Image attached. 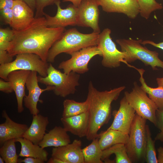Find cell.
<instances>
[{
  "label": "cell",
  "mask_w": 163,
  "mask_h": 163,
  "mask_svg": "<svg viewBox=\"0 0 163 163\" xmlns=\"http://www.w3.org/2000/svg\"><path fill=\"white\" fill-rule=\"evenodd\" d=\"M14 0H0V10L7 8H12Z\"/></svg>",
  "instance_id": "39"
},
{
  "label": "cell",
  "mask_w": 163,
  "mask_h": 163,
  "mask_svg": "<svg viewBox=\"0 0 163 163\" xmlns=\"http://www.w3.org/2000/svg\"><path fill=\"white\" fill-rule=\"evenodd\" d=\"M112 154L115 155V163H132L127 154L125 144H117L103 150L102 161H104L108 159V158Z\"/></svg>",
  "instance_id": "28"
},
{
  "label": "cell",
  "mask_w": 163,
  "mask_h": 163,
  "mask_svg": "<svg viewBox=\"0 0 163 163\" xmlns=\"http://www.w3.org/2000/svg\"><path fill=\"white\" fill-rule=\"evenodd\" d=\"M0 91L7 94L11 93L14 91L10 82L2 78L0 79Z\"/></svg>",
  "instance_id": "36"
},
{
  "label": "cell",
  "mask_w": 163,
  "mask_h": 163,
  "mask_svg": "<svg viewBox=\"0 0 163 163\" xmlns=\"http://www.w3.org/2000/svg\"><path fill=\"white\" fill-rule=\"evenodd\" d=\"M111 33V30L106 28L99 34L97 46L102 53V65L107 68H116L120 66L121 62H123L129 67L133 68V66L125 60V53L117 48L110 37Z\"/></svg>",
  "instance_id": "9"
},
{
  "label": "cell",
  "mask_w": 163,
  "mask_h": 163,
  "mask_svg": "<svg viewBox=\"0 0 163 163\" xmlns=\"http://www.w3.org/2000/svg\"><path fill=\"white\" fill-rule=\"evenodd\" d=\"M156 126L160 130L155 138V141L163 142V110L158 109L156 112Z\"/></svg>",
  "instance_id": "34"
},
{
  "label": "cell",
  "mask_w": 163,
  "mask_h": 163,
  "mask_svg": "<svg viewBox=\"0 0 163 163\" xmlns=\"http://www.w3.org/2000/svg\"><path fill=\"white\" fill-rule=\"evenodd\" d=\"M82 0H62L63 2H72V4L75 7H78Z\"/></svg>",
  "instance_id": "43"
},
{
  "label": "cell",
  "mask_w": 163,
  "mask_h": 163,
  "mask_svg": "<svg viewBox=\"0 0 163 163\" xmlns=\"http://www.w3.org/2000/svg\"><path fill=\"white\" fill-rule=\"evenodd\" d=\"M105 12L123 14L135 19L139 14L138 0H97Z\"/></svg>",
  "instance_id": "15"
},
{
  "label": "cell",
  "mask_w": 163,
  "mask_h": 163,
  "mask_svg": "<svg viewBox=\"0 0 163 163\" xmlns=\"http://www.w3.org/2000/svg\"><path fill=\"white\" fill-rule=\"evenodd\" d=\"M99 35V34L93 32L82 34L75 28L65 30L50 49L47 62L53 63L56 57L61 53L70 55L83 48L97 46Z\"/></svg>",
  "instance_id": "3"
},
{
  "label": "cell",
  "mask_w": 163,
  "mask_h": 163,
  "mask_svg": "<svg viewBox=\"0 0 163 163\" xmlns=\"http://www.w3.org/2000/svg\"><path fill=\"white\" fill-rule=\"evenodd\" d=\"M61 121L66 131L80 138L86 137L89 126L88 111L72 117H63Z\"/></svg>",
  "instance_id": "19"
},
{
  "label": "cell",
  "mask_w": 163,
  "mask_h": 163,
  "mask_svg": "<svg viewBox=\"0 0 163 163\" xmlns=\"http://www.w3.org/2000/svg\"><path fill=\"white\" fill-rule=\"evenodd\" d=\"M126 88L121 86L110 91H100L89 82L86 99L89 104V126L86 138L88 141L98 138V132L111 117V104L116 100Z\"/></svg>",
  "instance_id": "2"
},
{
  "label": "cell",
  "mask_w": 163,
  "mask_h": 163,
  "mask_svg": "<svg viewBox=\"0 0 163 163\" xmlns=\"http://www.w3.org/2000/svg\"><path fill=\"white\" fill-rule=\"evenodd\" d=\"M156 80L158 87L163 88V77L158 78H156Z\"/></svg>",
  "instance_id": "45"
},
{
  "label": "cell",
  "mask_w": 163,
  "mask_h": 163,
  "mask_svg": "<svg viewBox=\"0 0 163 163\" xmlns=\"http://www.w3.org/2000/svg\"><path fill=\"white\" fill-rule=\"evenodd\" d=\"M98 138L92 140L91 143L82 149L84 163H103V150L101 149Z\"/></svg>",
  "instance_id": "26"
},
{
  "label": "cell",
  "mask_w": 163,
  "mask_h": 163,
  "mask_svg": "<svg viewBox=\"0 0 163 163\" xmlns=\"http://www.w3.org/2000/svg\"><path fill=\"white\" fill-rule=\"evenodd\" d=\"M142 41L141 39L136 40L130 38L116 40L121 51L125 53L124 60L127 63L139 60L145 65L150 66L153 70H157L158 67L163 69V61L159 58L158 53L142 46L141 43Z\"/></svg>",
  "instance_id": "4"
},
{
  "label": "cell",
  "mask_w": 163,
  "mask_h": 163,
  "mask_svg": "<svg viewBox=\"0 0 163 163\" xmlns=\"http://www.w3.org/2000/svg\"><path fill=\"white\" fill-rule=\"evenodd\" d=\"M82 147L81 141L75 139L71 143L53 148L51 157L60 160L63 163H84Z\"/></svg>",
  "instance_id": "16"
},
{
  "label": "cell",
  "mask_w": 163,
  "mask_h": 163,
  "mask_svg": "<svg viewBox=\"0 0 163 163\" xmlns=\"http://www.w3.org/2000/svg\"><path fill=\"white\" fill-rule=\"evenodd\" d=\"M65 30L64 28L47 27L44 16L35 18L26 28L14 30V37L7 51L13 57L24 53L36 54L47 62L50 49Z\"/></svg>",
  "instance_id": "1"
},
{
  "label": "cell",
  "mask_w": 163,
  "mask_h": 163,
  "mask_svg": "<svg viewBox=\"0 0 163 163\" xmlns=\"http://www.w3.org/2000/svg\"><path fill=\"white\" fill-rule=\"evenodd\" d=\"M99 143L101 149L104 150L118 144H125L129 138V134L121 131L107 129L99 134Z\"/></svg>",
  "instance_id": "23"
},
{
  "label": "cell",
  "mask_w": 163,
  "mask_h": 163,
  "mask_svg": "<svg viewBox=\"0 0 163 163\" xmlns=\"http://www.w3.org/2000/svg\"><path fill=\"white\" fill-rule=\"evenodd\" d=\"M12 11L13 18L10 26L14 30L26 28L35 19L34 11L23 1L14 0Z\"/></svg>",
  "instance_id": "17"
},
{
  "label": "cell",
  "mask_w": 163,
  "mask_h": 163,
  "mask_svg": "<svg viewBox=\"0 0 163 163\" xmlns=\"http://www.w3.org/2000/svg\"><path fill=\"white\" fill-rule=\"evenodd\" d=\"M60 2L56 3L57 7L56 15L51 16L44 13L47 26L52 28H64L69 26H77V7L70 4L65 9L60 5Z\"/></svg>",
  "instance_id": "14"
},
{
  "label": "cell",
  "mask_w": 163,
  "mask_h": 163,
  "mask_svg": "<svg viewBox=\"0 0 163 163\" xmlns=\"http://www.w3.org/2000/svg\"><path fill=\"white\" fill-rule=\"evenodd\" d=\"M43 161L39 158L33 157H26L24 159H18V163H44Z\"/></svg>",
  "instance_id": "38"
},
{
  "label": "cell",
  "mask_w": 163,
  "mask_h": 163,
  "mask_svg": "<svg viewBox=\"0 0 163 163\" xmlns=\"http://www.w3.org/2000/svg\"><path fill=\"white\" fill-rule=\"evenodd\" d=\"M64 127L55 126L45 134L39 145L43 148L67 145L71 142L70 137Z\"/></svg>",
  "instance_id": "22"
},
{
  "label": "cell",
  "mask_w": 163,
  "mask_h": 163,
  "mask_svg": "<svg viewBox=\"0 0 163 163\" xmlns=\"http://www.w3.org/2000/svg\"><path fill=\"white\" fill-rule=\"evenodd\" d=\"M133 85L130 92H124V96L137 114L143 119L149 120L155 126L156 113L158 109L156 105L147 96L146 92L136 82H134Z\"/></svg>",
  "instance_id": "8"
},
{
  "label": "cell",
  "mask_w": 163,
  "mask_h": 163,
  "mask_svg": "<svg viewBox=\"0 0 163 163\" xmlns=\"http://www.w3.org/2000/svg\"><path fill=\"white\" fill-rule=\"evenodd\" d=\"M14 30L8 28L0 29V49L7 50L10 42L13 39Z\"/></svg>",
  "instance_id": "32"
},
{
  "label": "cell",
  "mask_w": 163,
  "mask_h": 163,
  "mask_svg": "<svg viewBox=\"0 0 163 163\" xmlns=\"http://www.w3.org/2000/svg\"><path fill=\"white\" fill-rule=\"evenodd\" d=\"M25 2L34 11L36 9V0H19Z\"/></svg>",
  "instance_id": "42"
},
{
  "label": "cell",
  "mask_w": 163,
  "mask_h": 163,
  "mask_svg": "<svg viewBox=\"0 0 163 163\" xmlns=\"http://www.w3.org/2000/svg\"><path fill=\"white\" fill-rule=\"evenodd\" d=\"M31 71L26 70L14 71L10 72L7 76L17 99L18 111L22 113L24 110L23 101L25 94V87L27 79Z\"/></svg>",
  "instance_id": "18"
},
{
  "label": "cell",
  "mask_w": 163,
  "mask_h": 163,
  "mask_svg": "<svg viewBox=\"0 0 163 163\" xmlns=\"http://www.w3.org/2000/svg\"><path fill=\"white\" fill-rule=\"evenodd\" d=\"M13 57L10 56L7 50L0 49V64L2 65L12 61Z\"/></svg>",
  "instance_id": "37"
},
{
  "label": "cell",
  "mask_w": 163,
  "mask_h": 163,
  "mask_svg": "<svg viewBox=\"0 0 163 163\" xmlns=\"http://www.w3.org/2000/svg\"><path fill=\"white\" fill-rule=\"evenodd\" d=\"M12 62L0 66V77L8 81L7 76L11 72L26 70L37 72L40 75L45 77L49 64L43 60L38 55L31 53L18 54Z\"/></svg>",
  "instance_id": "7"
},
{
  "label": "cell",
  "mask_w": 163,
  "mask_h": 163,
  "mask_svg": "<svg viewBox=\"0 0 163 163\" xmlns=\"http://www.w3.org/2000/svg\"><path fill=\"white\" fill-rule=\"evenodd\" d=\"M146 141L145 160L147 163H158L155 147V140L152 139L149 126L146 124Z\"/></svg>",
  "instance_id": "31"
},
{
  "label": "cell",
  "mask_w": 163,
  "mask_h": 163,
  "mask_svg": "<svg viewBox=\"0 0 163 163\" xmlns=\"http://www.w3.org/2000/svg\"><path fill=\"white\" fill-rule=\"evenodd\" d=\"M15 139L8 140L1 146L0 155L6 163H18V155L16 152Z\"/></svg>",
  "instance_id": "29"
},
{
  "label": "cell",
  "mask_w": 163,
  "mask_h": 163,
  "mask_svg": "<svg viewBox=\"0 0 163 163\" xmlns=\"http://www.w3.org/2000/svg\"><path fill=\"white\" fill-rule=\"evenodd\" d=\"M5 161L3 158L1 156L0 157V163H4Z\"/></svg>",
  "instance_id": "46"
},
{
  "label": "cell",
  "mask_w": 163,
  "mask_h": 163,
  "mask_svg": "<svg viewBox=\"0 0 163 163\" xmlns=\"http://www.w3.org/2000/svg\"><path fill=\"white\" fill-rule=\"evenodd\" d=\"M158 163H163V147H160L158 149Z\"/></svg>",
  "instance_id": "41"
},
{
  "label": "cell",
  "mask_w": 163,
  "mask_h": 163,
  "mask_svg": "<svg viewBox=\"0 0 163 163\" xmlns=\"http://www.w3.org/2000/svg\"><path fill=\"white\" fill-rule=\"evenodd\" d=\"M15 140L21 145V150L18 155L19 156L33 157L40 159L44 162L47 161L48 153L44 148L24 137L18 138Z\"/></svg>",
  "instance_id": "24"
},
{
  "label": "cell",
  "mask_w": 163,
  "mask_h": 163,
  "mask_svg": "<svg viewBox=\"0 0 163 163\" xmlns=\"http://www.w3.org/2000/svg\"><path fill=\"white\" fill-rule=\"evenodd\" d=\"M80 77L79 74L72 72L68 74L62 73L50 63L46 76H38L37 79L39 83L54 86L53 91L54 94L65 97L75 93L76 87L79 85Z\"/></svg>",
  "instance_id": "5"
},
{
  "label": "cell",
  "mask_w": 163,
  "mask_h": 163,
  "mask_svg": "<svg viewBox=\"0 0 163 163\" xmlns=\"http://www.w3.org/2000/svg\"><path fill=\"white\" fill-rule=\"evenodd\" d=\"M139 14L144 18L148 19L151 13L156 10H161L163 7L162 4L155 0H138Z\"/></svg>",
  "instance_id": "30"
},
{
  "label": "cell",
  "mask_w": 163,
  "mask_h": 163,
  "mask_svg": "<svg viewBox=\"0 0 163 163\" xmlns=\"http://www.w3.org/2000/svg\"><path fill=\"white\" fill-rule=\"evenodd\" d=\"M60 0H36V11L35 18L43 16L44 8L48 6L56 4Z\"/></svg>",
  "instance_id": "33"
},
{
  "label": "cell",
  "mask_w": 163,
  "mask_h": 163,
  "mask_svg": "<svg viewBox=\"0 0 163 163\" xmlns=\"http://www.w3.org/2000/svg\"><path fill=\"white\" fill-rule=\"evenodd\" d=\"M99 6L97 0H82L77 7V26L90 27L100 34Z\"/></svg>",
  "instance_id": "11"
},
{
  "label": "cell",
  "mask_w": 163,
  "mask_h": 163,
  "mask_svg": "<svg viewBox=\"0 0 163 163\" xmlns=\"http://www.w3.org/2000/svg\"><path fill=\"white\" fill-rule=\"evenodd\" d=\"M47 162V163H63V162L60 160L52 157H51Z\"/></svg>",
  "instance_id": "44"
},
{
  "label": "cell",
  "mask_w": 163,
  "mask_h": 163,
  "mask_svg": "<svg viewBox=\"0 0 163 163\" xmlns=\"http://www.w3.org/2000/svg\"><path fill=\"white\" fill-rule=\"evenodd\" d=\"M140 75L139 81L141 84V87L148 94L149 97L156 104L158 109L163 110V88L158 87L153 88L149 86L143 77L145 71L142 69H135Z\"/></svg>",
  "instance_id": "25"
},
{
  "label": "cell",
  "mask_w": 163,
  "mask_h": 163,
  "mask_svg": "<svg viewBox=\"0 0 163 163\" xmlns=\"http://www.w3.org/2000/svg\"><path fill=\"white\" fill-rule=\"evenodd\" d=\"M141 43L144 45L146 44H150L154 47L160 48L163 50V41L158 43L150 40H145L142 41Z\"/></svg>",
  "instance_id": "40"
},
{
  "label": "cell",
  "mask_w": 163,
  "mask_h": 163,
  "mask_svg": "<svg viewBox=\"0 0 163 163\" xmlns=\"http://www.w3.org/2000/svg\"><path fill=\"white\" fill-rule=\"evenodd\" d=\"M2 116L5 120L4 123L0 124V146L8 140L23 137L28 128L27 125L12 120L5 110L2 111Z\"/></svg>",
  "instance_id": "20"
},
{
  "label": "cell",
  "mask_w": 163,
  "mask_h": 163,
  "mask_svg": "<svg viewBox=\"0 0 163 163\" xmlns=\"http://www.w3.org/2000/svg\"><path fill=\"white\" fill-rule=\"evenodd\" d=\"M146 120L136 113L131 125L129 139L125 145L132 163L145 160Z\"/></svg>",
  "instance_id": "6"
},
{
  "label": "cell",
  "mask_w": 163,
  "mask_h": 163,
  "mask_svg": "<svg viewBox=\"0 0 163 163\" xmlns=\"http://www.w3.org/2000/svg\"><path fill=\"white\" fill-rule=\"evenodd\" d=\"M49 123L48 118L40 114L33 115L31 125L24 133V138L35 144L39 145L46 133Z\"/></svg>",
  "instance_id": "21"
},
{
  "label": "cell",
  "mask_w": 163,
  "mask_h": 163,
  "mask_svg": "<svg viewBox=\"0 0 163 163\" xmlns=\"http://www.w3.org/2000/svg\"><path fill=\"white\" fill-rule=\"evenodd\" d=\"M63 110L62 117H67L77 115L88 111L89 104L86 99L83 102L67 99L63 102Z\"/></svg>",
  "instance_id": "27"
},
{
  "label": "cell",
  "mask_w": 163,
  "mask_h": 163,
  "mask_svg": "<svg viewBox=\"0 0 163 163\" xmlns=\"http://www.w3.org/2000/svg\"><path fill=\"white\" fill-rule=\"evenodd\" d=\"M69 59L60 62L58 68L62 69L63 72L68 74L73 72L82 74L88 72L90 61L97 55L102 56V53L97 46L83 48L71 53Z\"/></svg>",
  "instance_id": "10"
},
{
  "label": "cell",
  "mask_w": 163,
  "mask_h": 163,
  "mask_svg": "<svg viewBox=\"0 0 163 163\" xmlns=\"http://www.w3.org/2000/svg\"><path fill=\"white\" fill-rule=\"evenodd\" d=\"M1 19L3 21L10 26L13 18L12 8H7L0 10Z\"/></svg>",
  "instance_id": "35"
},
{
  "label": "cell",
  "mask_w": 163,
  "mask_h": 163,
  "mask_svg": "<svg viewBox=\"0 0 163 163\" xmlns=\"http://www.w3.org/2000/svg\"><path fill=\"white\" fill-rule=\"evenodd\" d=\"M37 73L36 71H30L26 84L28 94L23 100L25 106L33 115L39 114L40 110L37 107V104L38 102H43L40 100L41 94L46 91H53L54 88V86L50 85L47 86L44 89L40 88L38 84Z\"/></svg>",
  "instance_id": "12"
},
{
  "label": "cell",
  "mask_w": 163,
  "mask_h": 163,
  "mask_svg": "<svg viewBox=\"0 0 163 163\" xmlns=\"http://www.w3.org/2000/svg\"><path fill=\"white\" fill-rule=\"evenodd\" d=\"M136 113L135 110L124 96L120 101L118 110L113 111V120L107 129L118 130L129 134Z\"/></svg>",
  "instance_id": "13"
}]
</instances>
